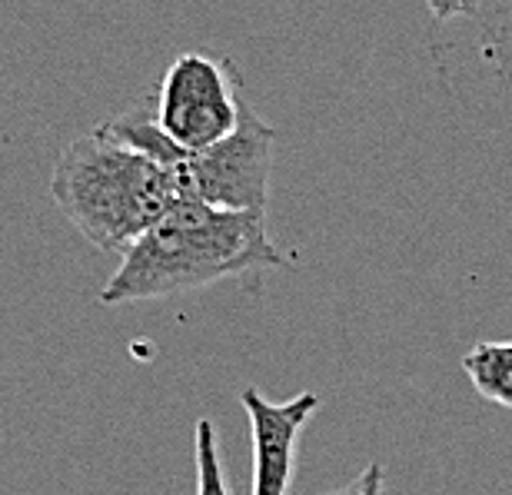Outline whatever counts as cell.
Returning a JSON list of instances; mask_svg holds the SVG:
<instances>
[{
    "label": "cell",
    "instance_id": "6da1fadb",
    "mask_svg": "<svg viewBox=\"0 0 512 495\" xmlns=\"http://www.w3.org/2000/svg\"><path fill=\"white\" fill-rule=\"evenodd\" d=\"M280 263L283 256L266 233V213L220 210L183 197L127 256H120V266L100 290V303L167 299Z\"/></svg>",
    "mask_w": 512,
    "mask_h": 495
},
{
    "label": "cell",
    "instance_id": "7a4b0ae2",
    "mask_svg": "<svg viewBox=\"0 0 512 495\" xmlns=\"http://www.w3.org/2000/svg\"><path fill=\"white\" fill-rule=\"evenodd\" d=\"M50 197L97 250L127 256L170 206L183 200L180 173L104 130L67 143L50 177Z\"/></svg>",
    "mask_w": 512,
    "mask_h": 495
},
{
    "label": "cell",
    "instance_id": "3957f363",
    "mask_svg": "<svg viewBox=\"0 0 512 495\" xmlns=\"http://www.w3.org/2000/svg\"><path fill=\"white\" fill-rule=\"evenodd\" d=\"M243 100L247 97L230 60L190 50L163 74L153 117L183 153H203L233 137L240 127Z\"/></svg>",
    "mask_w": 512,
    "mask_h": 495
},
{
    "label": "cell",
    "instance_id": "277c9868",
    "mask_svg": "<svg viewBox=\"0 0 512 495\" xmlns=\"http://www.w3.org/2000/svg\"><path fill=\"white\" fill-rule=\"evenodd\" d=\"M276 130L243 100L240 127L217 147L190 153L180 163L183 197L220 206V210L266 213Z\"/></svg>",
    "mask_w": 512,
    "mask_h": 495
},
{
    "label": "cell",
    "instance_id": "5b68a950",
    "mask_svg": "<svg viewBox=\"0 0 512 495\" xmlns=\"http://www.w3.org/2000/svg\"><path fill=\"white\" fill-rule=\"evenodd\" d=\"M243 409L253 436V492L250 495H286L293 482L296 442L300 432L320 409V396L300 393L286 402L263 399L260 389H243Z\"/></svg>",
    "mask_w": 512,
    "mask_h": 495
},
{
    "label": "cell",
    "instance_id": "8992f818",
    "mask_svg": "<svg viewBox=\"0 0 512 495\" xmlns=\"http://www.w3.org/2000/svg\"><path fill=\"white\" fill-rule=\"evenodd\" d=\"M463 369L479 396L512 409V339H503V343L483 339V343H476L463 356Z\"/></svg>",
    "mask_w": 512,
    "mask_h": 495
},
{
    "label": "cell",
    "instance_id": "52a82bcc",
    "mask_svg": "<svg viewBox=\"0 0 512 495\" xmlns=\"http://www.w3.org/2000/svg\"><path fill=\"white\" fill-rule=\"evenodd\" d=\"M197 495H230L227 482H223V466L217 452V432H213L210 419L197 422Z\"/></svg>",
    "mask_w": 512,
    "mask_h": 495
},
{
    "label": "cell",
    "instance_id": "ba28073f",
    "mask_svg": "<svg viewBox=\"0 0 512 495\" xmlns=\"http://www.w3.org/2000/svg\"><path fill=\"white\" fill-rule=\"evenodd\" d=\"M323 495H383V466L373 462V466H366L363 476H356L353 486H343V489H333Z\"/></svg>",
    "mask_w": 512,
    "mask_h": 495
},
{
    "label": "cell",
    "instance_id": "9c48e42d",
    "mask_svg": "<svg viewBox=\"0 0 512 495\" xmlns=\"http://www.w3.org/2000/svg\"><path fill=\"white\" fill-rule=\"evenodd\" d=\"M426 7L439 24H446L453 17H473L479 10V0H426Z\"/></svg>",
    "mask_w": 512,
    "mask_h": 495
}]
</instances>
